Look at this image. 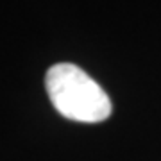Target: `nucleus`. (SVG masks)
<instances>
[{
	"label": "nucleus",
	"instance_id": "f257e3e1",
	"mask_svg": "<svg viewBox=\"0 0 161 161\" xmlns=\"http://www.w3.org/2000/svg\"><path fill=\"white\" fill-rule=\"evenodd\" d=\"M47 93L58 113L74 122L97 124L111 115V100L97 80L72 63H58L45 75Z\"/></svg>",
	"mask_w": 161,
	"mask_h": 161
}]
</instances>
